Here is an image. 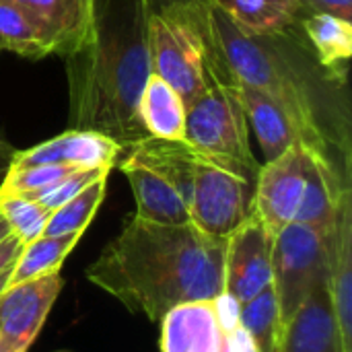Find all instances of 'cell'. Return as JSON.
<instances>
[{"label":"cell","mask_w":352,"mask_h":352,"mask_svg":"<svg viewBox=\"0 0 352 352\" xmlns=\"http://www.w3.org/2000/svg\"><path fill=\"white\" fill-rule=\"evenodd\" d=\"M186 144L256 184L258 161L250 124L233 80L217 78L186 105Z\"/></svg>","instance_id":"cell-5"},{"label":"cell","mask_w":352,"mask_h":352,"mask_svg":"<svg viewBox=\"0 0 352 352\" xmlns=\"http://www.w3.org/2000/svg\"><path fill=\"white\" fill-rule=\"evenodd\" d=\"M78 171L76 167L68 165H54V163H39V165H10L2 184L0 194H14V196H35L70 173Z\"/></svg>","instance_id":"cell-25"},{"label":"cell","mask_w":352,"mask_h":352,"mask_svg":"<svg viewBox=\"0 0 352 352\" xmlns=\"http://www.w3.org/2000/svg\"><path fill=\"white\" fill-rule=\"evenodd\" d=\"M272 241L274 235L256 212L227 237L223 293L237 305L272 285Z\"/></svg>","instance_id":"cell-8"},{"label":"cell","mask_w":352,"mask_h":352,"mask_svg":"<svg viewBox=\"0 0 352 352\" xmlns=\"http://www.w3.org/2000/svg\"><path fill=\"white\" fill-rule=\"evenodd\" d=\"M109 175V173H107ZM107 175L97 177L93 184H89L85 190H80L74 198L52 210L47 225L43 229V235H72V233H85L91 221L95 219L105 192H107Z\"/></svg>","instance_id":"cell-24"},{"label":"cell","mask_w":352,"mask_h":352,"mask_svg":"<svg viewBox=\"0 0 352 352\" xmlns=\"http://www.w3.org/2000/svg\"><path fill=\"white\" fill-rule=\"evenodd\" d=\"M111 169H78L74 173H70L68 177H64L62 182H58L56 186L35 194V196H29L31 200L39 202L43 208H47L50 212L56 210L58 206H62L64 202H68L70 198H74L80 190H85L89 184H93L97 177L101 175H107ZM27 198V196H25Z\"/></svg>","instance_id":"cell-27"},{"label":"cell","mask_w":352,"mask_h":352,"mask_svg":"<svg viewBox=\"0 0 352 352\" xmlns=\"http://www.w3.org/2000/svg\"><path fill=\"white\" fill-rule=\"evenodd\" d=\"M241 33L258 39H278L303 14L301 0H208Z\"/></svg>","instance_id":"cell-16"},{"label":"cell","mask_w":352,"mask_h":352,"mask_svg":"<svg viewBox=\"0 0 352 352\" xmlns=\"http://www.w3.org/2000/svg\"><path fill=\"white\" fill-rule=\"evenodd\" d=\"M305 12H328L351 21L352 0H301Z\"/></svg>","instance_id":"cell-29"},{"label":"cell","mask_w":352,"mask_h":352,"mask_svg":"<svg viewBox=\"0 0 352 352\" xmlns=\"http://www.w3.org/2000/svg\"><path fill=\"white\" fill-rule=\"evenodd\" d=\"M136 116L146 136L186 142V101L161 76H148L138 99Z\"/></svg>","instance_id":"cell-18"},{"label":"cell","mask_w":352,"mask_h":352,"mask_svg":"<svg viewBox=\"0 0 352 352\" xmlns=\"http://www.w3.org/2000/svg\"><path fill=\"white\" fill-rule=\"evenodd\" d=\"M10 235V227L6 225V221L2 219V214H0V241L4 239V237H8Z\"/></svg>","instance_id":"cell-33"},{"label":"cell","mask_w":352,"mask_h":352,"mask_svg":"<svg viewBox=\"0 0 352 352\" xmlns=\"http://www.w3.org/2000/svg\"><path fill=\"white\" fill-rule=\"evenodd\" d=\"M338 221L330 227L291 223L274 235L272 289L276 293L283 328L320 285H328Z\"/></svg>","instance_id":"cell-6"},{"label":"cell","mask_w":352,"mask_h":352,"mask_svg":"<svg viewBox=\"0 0 352 352\" xmlns=\"http://www.w3.org/2000/svg\"><path fill=\"white\" fill-rule=\"evenodd\" d=\"M124 148L109 136L93 132L68 128L66 132L43 140L31 148L16 151L10 165H68L76 169H111Z\"/></svg>","instance_id":"cell-12"},{"label":"cell","mask_w":352,"mask_h":352,"mask_svg":"<svg viewBox=\"0 0 352 352\" xmlns=\"http://www.w3.org/2000/svg\"><path fill=\"white\" fill-rule=\"evenodd\" d=\"M151 70L169 82L186 105L212 80H231L214 50L204 2H167L148 16Z\"/></svg>","instance_id":"cell-4"},{"label":"cell","mask_w":352,"mask_h":352,"mask_svg":"<svg viewBox=\"0 0 352 352\" xmlns=\"http://www.w3.org/2000/svg\"><path fill=\"white\" fill-rule=\"evenodd\" d=\"M14 153H16V148H14L8 140H4V138L0 136V184H2V179H4V175H6V171H8L12 159H14Z\"/></svg>","instance_id":"cell-31"},{"label":"cell","mask_w":352,"mask_h":352,"mask_svg":"<svg viewBox=\"0 0 352 352\" xmlns=\"http://www.w3.org/2000/svg\"><path fill=\"white\" fill-rule=\"evenodd\" d=\"M330 299L342 340V352H352V204L344 208L330 258Z\"/></svg>","instance_id":"cell-19"},{"label":"cell","mask_w":352,"mask_h":352,"mask_svg":"<svg viewBox=\"0 0 352 352\" xmlns=\"http://www.w3.org/2000/svg\"><path fill=\"white\" fill-rule=\"evenodd\" d=\"M223 309H225V334L221 352H256L254 340L239 322V305L223 293Z\"/></svg>","instance_id":"cell-28"},{"label":"cell","mask_w":352,"mask_h":352,"mask_svg":"<svg viewBox=\"0 0 352 352\" xmlns=\"http://www.w3.org/2000/svg\"><path fill=\"white\" fill-rule=\"evenodd\" d=\"M301 27L314 47L318 64L328 70L332 80L342 82L352 54L351 21L328 12H305Z\"/></svg>","instance_id":"cell-20"},{"label":"cell","mask_w":352,"mask_h":352,"mask_svg":"<svg viewBox=\"0 0 352 352\" xmlns=\"http://www.w3.org/2000/svg\"><path fill=\"white\" fill-rule=\"evenodd\" d=\"M14 264V262H12ZM12 264L10 266H6L2 272H0V295L6 291V287H8V278H10V270H12Z\"/></svg>","instance_id":"cell-32"},{"label":"cell","mask_w":352,"mask_h":352,"mask_svg":"<svg viewBox=\"0 0 352 352\" xmlns=\"http://www.w3.org/2000/svg\"><path fill=\"white\" fill-rule=\"evenodd\" d=\"M278 352H342L328 285H320L283 328Z\"/></svg>","instance_id":"cell-14"},{"label":"cell","mask_w":352,"mask_h":352,"mask_svg":"<svg viewBox=\"0 0 352 352\" xmlns=\"http://www.w3.org/2000/svg\"><path fill=\"white\" fill-rule=\"evenodd\" d=\"M227 237H210L192 223L159 225L132 214L87 280L128 311L159 324L175 305L223 295Z\"/></svg>","instance_id":"cell-1"},{"label":"cell","mask_w":352,"mask_h":352,"mask_svg":"<svg viewBox=\"0 0 352 352\" xmlns=\"http://www.w3.org/2000/svg\"><path fill=\"white\" fill-rule=\"evenodd\" d=\"M23 8L66 58L80 50L91 35L97 0H8Z\"/></svg>","instance_id":"cell-13"},{"label":"cell","mask_w":352,"mask_h":352,"mask_svg":"<svg viewBox=\"0 0 352 352\" xmlns=\"http://www.w3.org/2000/svg\"><path fill=\"white\" fill-rule=\"evenodd\" d=\"M0 352H10V351H8V349H4V346L0 344Z\"/></svg>","instance_id":"cell-35"},{"label":"cell","mask_w":352,"mask_h":352,"mask_svg":"<svg viewBox=\"0 0 352 352\" xmlns=\"http://www.w3.org/2000/svg\"><path fill=\"white\" fill-rule=\"evenodd\" d=\"M233 85L245 109L248 124L250 128H254V134L266 161L276 159L293 144L303 142L299 128L278 103L243 82L233 80Z\"/></svg>","instance_id":"cell-17"},{"label":"cell","mask_w":352,"mask_h":352,"mask_svg":"<svg viewBox=\"0 0 352 352\" xmlns=\"http://www.w3.org/2000/svg\"><path fill=\"white\" fill-rule=\"evenodd\" d=\"M120 171L126 175L134 202L136 217L148 223L159 225H186L190 223V212L186 200L177 194V190L163 179L157 171L140 163L138 159L126 155L120 163H116Z\"/></svg>","instance_id":"cell-15"},{"label":"cell","mask_w":352,"mask_h":352,"mask_svg":"<svg viewBox=\"0 0 352 352\" xmlns=\"http://www.w3.org/2000/svg\"><path fill=\"white\" fill-rule=\"evenodd\" d=\"M21 248H23L21 239H19V237H14L12 233L0 241V272L16 260V256H19Z\"/></svg>","instance_id":"cell-30"},{"label":"cell","mask_w":352,"mask_h":352,"mask_svg":"<svg viewBox=\"0 0 352 352\" xmlns=\"http://www.w3.org/2000/svg\"><path fill=\"white\" fill-rule=\"evenodd\" d=\"M0 54H14L25 60L58 56L47 33L16 4L0 0Z\"/></svg>","instance_id":"cell-21"},{"label":"cell","mask_w":352,"mask_h":352,"mask_svg":"<svg viewBox=\"0 0 352 352\" xmlns=\"http://www.w3.org/2000/svg\"><path fill=\"white\" fill-rule=\"evenodd\" d=\"M307 179L305 144L297 142L276 159L260 165L254 184V212L276 235L297 217Z\"/></svg>","instance_id":"cell-9"},{"label":"cell","mask_w":352,"mask_h":352,"mask_svg":"<svg viewBox=\"0 0 352 352\" xmlns=\"http://www.w3.org/2000/svg\"><path fill=\"white\" fill-rule=\"evenodd\" d=\"M161 324V352H221L225 334L223 295L169 309Z\"/></svg>","instance_id":"cell-11"},{"label":"cell","mask_w":352,"mask_h":352,"mask_svg":"<svg viewBox=\"0 0 352 352\" xmlns=\"http://www.w3.org/2000/svg\"><path fill=\"white\" fill-rule=\"evenodd\" d=\"M167 2H208V0H151L153 8L161 6V4H167Z\"/></svg>","instance_id":"cell-34"},{"label":"cell","mask_w":352,"mask_h":352,"mask_svg":"<svg viewBox=\"0 0 352 352\" xmlns=\"http://www.w3.org/2000/svg\"><path fill=\"white\" fill-rule=\"evenodd\" d=\"M151 0H97L91 35L66 56L70 128L113 138L122 148L144 138L136 107L153 74Z\"/></svg>","instance_id":"cell-2"},{"label":"cell","mask_w":352,"mask_h":352,"mask_svg":"<svg viewBox=\"0 0 352 352\" xmlns=\"http://www.w3.org/2000/svg\"><path fill=\"white\" fill-rule=\"evenodd\" d=\"M80 233L72 235H41L29 243H25L12 264L8 287H14L25 280L60 274L62 264L72 254L76 243L80 241Z\"/></svg>","instance_id":"cell-22"},{"label":"cell","mask_w":352,"mask_h":352,"mask_svg":"<svg viewBox=\"0 0 352 352\" xmlns=\"http://www.w3.org/2000/svg\"><path fill=\"white\" fill-rule=\"evenodd\" d=\"M188 212L198 231L229 237L254 214V182L198 155Z\"/></svg>","instance_id":"cell-7"},{"label":"cell","mask_w":352,"mask_h":352,"mask_svg":"<svg viewBox=\"0 0 352 352\" xmlns=\"http://www.w3.org/2000/svg\"><path fill=\"white\" fill-rule=\"evenodd\" d=\"M62 285L60 274H50L6 287L0 295V344L4 349L10 352L29 351L41 332Z\"/></svg>","instance_id":"cell-10"},{"label":"cell","mask_w":352,"mask_h":352,"mask_svg":"<svg viewBox=\"0 0 352 352\" xmlns=\"http://www.w3.org/2000/svg\"><path fill=\"white\" fill-rule=\"evenodd\" d=\"M204 19L229 78L270 97L295 122L303 144L334 157L332 151L334 146L338 148V144L324 122L316 85L309 74L295 64L274 39H258L241 33L210 2H204Z\"/></svg>","instance_id":"cell-3"},{"label":"cell","mask_w":352,"mask_h":352,"mask_svg":"<svg viewBox=\"0 0 352 352\" xmlns=\"http://www.w3.org/2000/svg\"><path fill=\"white\" fill-rule=\"evenodd\" d=\"M239 322L252 336L256 352H278L283 324L272 285L254 299L239 305Z\"/></svg>","instance_id":"cell-23"},{"label":"cell","mask_w":352,"mask_h":352,"mask_svg":"<svg viewBox=\"0 0 352 352\" xmlns=\"http://www.w3.org/2000/svg\"><path fill=\"white\" fill-rule=\"evenodd\" d=\"M0 214L10 227V233L19 237L21 243L25 245L43 235V229L52 212L31 198L0 194Z\"/></svg>","instance_id":"cell-26"}]
</instances>
